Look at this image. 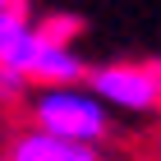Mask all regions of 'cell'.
I'll list each match as a JSON object with an SVG mask.
<instances>
[{
	"label": "cell",
	"instance_id": "obj_1",
	"mask_svg": "<svg viewBox=\"0 0 161 161\" xmlns=\"http://www.w3.org/2000/svg\"><path fill=\"white\" fill-rule=\"evenodd\" d=\"M37 120H42V134L92 147V138H101V129H106V106L92 92L60 87V92H46L37 101Z\"/></svg>",
	"mask_w": 161,
	"mask_h": 161
},
{
	"label": "cell",
	"instance_id": "obj_2",
	"mask_svg": "<svg viewBox=\"0 0 161 161\" xmlns=\"http://www.w3.org/2000/svg\"><path fill=\"white\" fill-rule=\"evenodd\" d=\"M92 87H97V101L129 106V111H152L161 101V74L147 69V64H111V69H97Z\"/></svg>",
	"mask_w": 161,
	"mask_h": 161
},
{
	"label": "cell",
	"instance_id": "obj_3",
	"mask_svg": "<svg viewBox=\"0 0 161 161\" xmlns=\"http://www.w3.org/2000/svg\"><path fill=\"white\" fill-rule=\"evenodd\" d=\"M42 55V32L23 23V14L0 5V69L5 74H32V64Z\"/></svg>",
	"mask_w": 161,
	"mask_h": 161
},
{
	"label": "cell",
	"instance_id": "obj_4",
	"mask_svg": "<svg viewBox=\"0 0 161 161\" xmlns=\"http://www.w3.org/2000/svg\"><path fill=\"white\" fill-rule=\"evenodd\" d=\"M14 161H97V152L83 147V143L51 138V134H28L23 143L14 147Z\"/></svg>",
	"mask_w": 161,
	"mask_h": 161
},
{
	"label": "cell",
	"instance_id": "obj_5",
	"mask_svg": "<svg viewBox=\"0 0 161 161\" xmlns=\"http://www.w3.org/2000/svg\"><path fill=\"white\" fill-rule=\"evenodd\" d=\"M32 74L55 78V83H69V78L83 74V64H78V55L64 46V42H46L42 37V55H37V64H32Z\"/></svg>",
	"mask_w": 161,
	"mask_h": 161
},
{
	"label": "cell",
	"instance_id": "obj_6",
	"mask_svg": "<svg viewBox=\"0 0 161 161\" xmlns=\"http://www.w3.org/2000/svg\"><path fill=\"white\" fill-rule=\"evenodd\" d=\"M0 5H5V0H0Z\"/></svg>",
	"mask_w": 161,
	"mask_h": 161
}]
</instances>
